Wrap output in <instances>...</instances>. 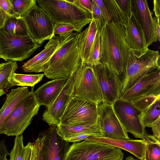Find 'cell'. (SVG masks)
Returning a JSON list of instances; mask_svg holds the SVG:
<instances>
[{
    "mask_svg": "<svg viewBox=\"0 0 160 160\" xmlns=\"http://www.w3.org/2000/svg\"><path fill=\"white\" fill-rule=\"evenodd\" d=\"M125 28L121 25L107 22L101 31L100 62L108 65L118 76L124 72L131 52Z\"/></svg>",
    "mask_w": 160,
    "mask_h": 160,
    "instance_id": "obj_1",
    "label": "cell"
},
{
    "mask_svg": "<svg viewBox=\"0 0 160 160\" xmlns=\"http://www.w3.org/2000/svg\"><path fill=\"white\" fill-rule=\"evenodd\" d=\"M56 25L73 26L75 31L81 32L92 21V13L82 7L78 0H36Z\"/></svg>",
    "mask_w": 160,
    "mask_h": 160,
    "instance_id": "obj_2",
    "label": "cell"
},
{
    "mask_svg": "<svg viewBox=\"0 0 160 160\" xmlns=\"http://www.w3.org/2000/svg\"><path fill=\"white\" fill-rule=\"evenodd\" d=\"M79 32L73 33L48 63L43 74L51 79H68L77 69L81 60Z\"/></svg>",
    "mask_w": 160,
    "mask_h": 160,
    "instance_id": "obj_3",
    "label": "cell"
},
{
    "mask_svg": "<svg viewBox=\"0 0 160 160\" xmlns=\"http://www.w3.org/2000/svg\"><path fill=\"white\" fill-rule=\"evenodd\" d=\"M40 106L32 88L13 110L2 128L0 133L8 136L22 135L37 114Z\"/></svg>",
    "mask_w": 160,
    "mask_h": 160,
    "instance_id": "obj_4",
    "label": "cell"
},
{
    "mask_svg": "<svg viewBox=\"0 0 160 160\" xmlns=\"http://www.w3.org/2000/svg\"><path fill=\"white\" fill-rule=\"evenodd\" d=\"M160 56L158 51L148 49L139 58L131 52L121 81V94L129 89L145 75L160 69Z\"/></svg>",
    "mask_w": 160,
    "mask_h": 160,
    "instance_id": "obj_5",
    "label": "cell"
},
{
    "mask_svg": "<svg viewBox=\"0 0 160 160\" xmlns=\"http://www.w3.org/2000/svg\"><path fill=\"white\" fill-rule=\"evenodd\" d=\"M121 149L87 138L70 145L65 160H122Z\"/></svg>",
    "mask_w": 160,
    "mask_h": 160,
    "instance_id": "obj_6",
    "label": "cell"
},
{
    "mask_svg": "<svg viewBox=\"0 0 160 160\" xmlns=\"http://www.w3.org/2000/svg\"><path fill=\"white\" fill-rule=\"evenodd\" d=\"M72 97L84 99L98 105L104 102L93 66L82 62L73 73Z\"/></svg>",
    "mask_w": 160,
    "mask_h": 160,
    "instance_id": "obj_7",
    "label": "cell"
},
{
    "mask_svg": "<svg viewBox=\"0 0 160 160\" xmlns=\"http://www.w3.org/2000/svg\"><path fill=\"white\" fill-rule=\"evenodd\" d=\"M42 45L29 35L18 36L0 29V58L22 61L30 57Z\"/></svg>",
    "mask_w": 160,
    "mask_h": 160,
    "instance_id": "obj_8",
    "label": "cell"
},
{
    "mask_svg": "<svg viewBox=\"0 0 160 160\" xmlns=\"http://www.w3.org/2000/svg\"><path fill=\"white\" fill-rule=\"evenodd\" d=\"M99 122L98 105L84 99L72 97L60 124L68 126H93Z\"/></svg>",
    "mask_w": 160,
    "mask_h": 160,
    "instance_id": "obj_9",
    "label": "cell"
},
{
    "mask_svg": "<svg viewBox=\"0 0 160 160\" xmlns=\"http://www.w3.org/2000/svg\"><path fill=\"white\" fill-rule=\"evenodd\" d=\"M23 18L29 35L38 44L42 45L45 41L50 40L55 36L56 25L45 11L37 5Z\"/></svg>",
    "mask_w": 160,
    "mask_h": 160,
    "instance_id": "obj_10",
    "label": "cell"
},
{
    "mask_svg": "<svg viewBox=\"0 0 160 160\" xmlns=\"http://www.w3.org/2000/svg\"><path fill=\"white\" fill-rule=\"evenodd\" d=\"M103 94L104 102L113 105L121 95V81L119 76L108 65L100 63L93 66Z\"/></svg>",
    "mask_w": 160,
    "mask_h": 160,
    "instance_id": "obj_11",
    "label": "cell"
},
{
    "mask_svg": "<svg viewBox=\"0 0 160 160\" xmlns=\"http://www.w3.org/2000/svg\"><path fill=\"white\" fill-rule=\"evenodd\" d=\"M113 107L117 117L127 132L131 133L135 138L145 141L148 138V134L139 119L138 110L131 102L120 98L115 102Z\"/></svg>",
    "mask_w": 160,
    "mask_h": 160,
    "instance_id": "obj_12",
    "label": "cell"
},
{
    "mask_svg": "<svg viewBox=\"0 0 160 160\" xmlns=\"http://www.w3.org/2000/svg\"><path fill=\"white\" fill-rule=\"evenodd\" d=\"M98 109L102 137L123 140L130 139L117 117L113 105L103 102L98 105Z\"/></svg>",
    "mask_w": 160,
    "mask_h": 160,
    "instance_id": "obj_13",
    "label": "cell"
},
{
    "mask_svg": "<svg viewBox=\"0 0 160 160\" xmlns=\"http://www.w3.org/2000/svg\"><path fill=\"white\" fill-rule=\"evenodd\" d=\"M131 12L144 33L147 47L157 40L155 30L157 18L153 17L146 0H131Z\"/></svg>",
    "mask_w": 160,
    "mask_h": 160,
    "instance_id": "obj_14",
    "label": "cell"
},
{
    "mask_svg": "<svg viewBox=\"0 0 160 160\" xmlns=\"http://www.w3.org/2000/svg\"><path fill=\"white\" fill-rule=\"evenodd\" d=\"M150 95H160V69H155L145 75L122 94L120 98L132 102Z\"/></svg>",
    "mask_w": 160,
    "mask_h": 160,
    "instance_id": "obj_15",
    "label": "cell"
},
{
    "mask_svg": "<svg viewBox=\"0 0 160 160\" xmlns=\"http://www.w3.org/2000/svg\"><path fill=\"white\" fill-rule=\"evenodd\" d=\"M57 132V126H51L43 132L42 160H65L70 145Z\"/></svg>",
    "mask_w": 160,
    "mask_h": 160,
    "instance_id": "obj_16",
    "label": "cell"
},
{
    "mask_svg": "<svg viewBox=\"0 0 160 160\" xmlns=\"http://www.w3.org/2000/svg\"><path fill=\"white\" fill-rule=\"evenodd\" d=\"M71 35L65 37L55 36L49 40L42 51L23 64L22 67L23 71L26 72H44L51 58Z\"/></svg>",
    "mask_w": 160,
    "mask_h": 160,
    "instance_id": "obj_17",
    "label": "cell"
},
{
    "mask_svg": "<svg viewBox=\"0 0 160 160\" xmlns=\"http://www.w3.org/2000/svg\"><path fill=\"white\" fill-rule=\"evenodd\" d=\"M73 73L67 79L60 93L51 106L43 113V120L50 126H58L60 124L62 116L72 97Z\"/></svg>",
    "mask_w": 160,
    "mask_h": 160,
    "instance_id": "obj_18",
    "label": "cell"
},
{
    "mask_svg": "<svg viewBox=\"0 0 160 160\" xmlns=\"http://www.w3.org/2000/svg\"><path fill=\"white\" fill-rule=\"evenodd\" d=\"M126 41L131 52L139 58L148 49L143 32L131 12L125 28Z\"/></svg>",
    "mask_w": 160,
    "mask_h": 160,
    "instance_id": "obj_19",
    "label": "cell"
},
{
    "mask_svg": "<svg viewBox=\"0 0 160 160\" xmlns=\"http://www.w3.org/2000/svg\"><path fill=\"white\" fill-rule=\"evenodd\" d=\"M87 139L122 149L131 153L140 160H144L146 143L144 140H118L95 136H91Z\"/></svg>",
    "mask_w": 160,
    "mask_h": 160,
    "instance_id": "obj_20",
    "label": "cell"
},
{
    "mask_svg": "<svg viewBox=\"0 0 160 160\" xmlns=\"http://www.w3.org/2000/svg\"><path fill=\"white\" fill-rule=\"evenodd\" d=\"M67 80L63 78L54 79L43 84L34 92L40 105H44L48 108L60 93Z\"/></svg>",
    "mask_w": 160,
    "mask_h": 160,
    "instance_id": "obj_21",
    "label": "cell"
},
{
    "mask_svg": "<svg viewBox=\"0 0 160 160\" xmlns=\"http://www.w3.org/2000/svg\"><path fill=\"white\" fill-rule=\"evenodd\" d=\"M30 92L25 86L12 89L6 94V100L0 109V134L2 128L13 110Z\"/></svg>",
    "mask_w": 160,
    "mask_h": 160,
    "instance_id": "obj_22",
    "label": "cell"
},
{
    "mask_svg": "<svg viewBox=\"0 0 160 160\" xmlns=\"http://www.w3.org/2000/svg\"><path fill=\"white\" fill-rule=\"evenodd\" d=\"M57 128L58 134L66 141L74 136L82 134H90L98 137H102V135L100 122L93 126H68L59 124Z\"/></svg>",
    "mask_w": 160,
    "mask_h": 160,
    "instance_id": "obj_23",
    "label": "cell"
},
{
    "mask_svg": "<svg viewBox=\"0 0 160 160\" xmlns=\"http://www.w3.org/2000/svg\"><path fill=\"white\" fill-rule=\"evenodd\" d=\"M98 29L93 20L85 29L79 32V43L80 59L86 63L89 56Z\"/></svg>",
    "mask_w": 160,
    "mask_h": 160,
    "instance_id": "obj_24",
    "label": "cell"
},
{
    "mask_svg": "<svg viewBox=\"0 0 160 160\" xmlns=\"http://www.w3.org/2000/svg\"><path fill=\"white\" fill-rule=\"evenodd\" d=\"M106 8L109 22L126 27L128 19L119 7L115 0H102Z\"/></svg>",
    "mask_w": 160,
    "mask_h": 160,
    "instance_id": "obj_25",
    "label": "cell"
},
{
    "mask_svg": "<svg viewBox=\"0 0 160 160\" xmlns=\"http://www.w3.org/2000/svg\"><path fill=\"white\" fill-rule=\"evenodd\" d=\"M43 73L38 74H23L14 72L8 78L9 88L14 86L34 87L42 80Z\"/></svg>",
    "mask_w": 160,
    "mask_h": 160,
    "instance_id": "obj_26",
    "label": "cell"
},
{
    "mask_svg": "<svg viewBox=\"0 0 160 160\" xmlns=\"http://www.w3.org/2000/svg\"><path fill=\"white\" fill-rule=\"evenodd\" d=\"M1 29L8 33L15 35H29L23 18L8 17L5 21L3 27Z\"/></svg>",
    "mask_w": 160,
    "mask_h": 160,
    "instance_id": "obj_27",
    "label": "cell"
},
{
    "mask_svg": "<svg viewBox=\"0 0 160 160\" xmlns=\"http://www.w3.org/2000/svg\"><path fill=\"white\" fill-rule=\"evenodd\" d=\"M160 98L149 108L139 114L140 121L145 128H151L152 124L160 117Z\"/></svg>",
    "mask_w": 160,
    "mask_h": 160,
    "instance_id": "obj_28",
    "label": "cell"
},
{
    "mask_svg": "<svg viewBox=\"0 0 160 160\" xmlns=\"http://www.w3.org/2000/svg\"><path fill=\"white\" fill-rule=\"evenodd\" d=\"M144 160H160V140L148 134Z\"/></svg>",
    "mask_w": 160,
    "mask_h": 160,
    "instance_id": "obj_29",
    "label": "cell"
},
{
    "mask_svg": "<svg viewBox=\"0 0 160 160\" xmlns=\"http://www.w3.org/2000/svg\"><path fill=\"white\" fill-rule=\"evenodd\" d=\"M8 63L0 73V97L6 94L5 90L9 89L8 78L18 68L17 62L9 60Z\"/></svg>",
    "mask_w": 160,
    "mask_h": 160,
    "instance_id": "obj_30",
    "label": "cell"
},
{
    "mask_svg": "<svg viewBox=\"0 0 160 160\" xmlns=\"http://www.w3.org/2000/svg\"><path fill=\"white\" fill-rule=\"evenodd\" d=\"M14 12L19 17L24 16L37 4L36 0H10Z\"/></svg>",
    "mask_w": 160,
    "mask_h": 160,
    "instance_id": "obj_31",
    "label": "cell"
},
{
    "mask_svg": "<svg viewBox=\"0 0 160 160\" xmlns=\"http://www.w3.org/2000/svg\"><path fill=\"white\" fill-rule=\"evenodd\" d=\"M100 41L101 31L98 30L89 57L86 62L87 64L94 66L100 63Z\"/></svg>",
    "mask_w": 160,
    "mask_h": 160,
    "instance_id": "obj_32",
    "label": "cell"
},
{
    "mask_svg": "<svg viewBox=\"0 0 160 160\" xmlns=\"http://www.w3.org/2000/svg\"><path fill=\"white\" fill-rule=\"evenodd\" d=\"M26 153L22 135L16 136L13 148L9 153V160H24Z\"/></svg>",
    "mask_w": 160,
    "mask_h": 160,
    "instance_id": "obj_33",
    "label": "cell"
},
{
    "mask_svg": "<svg viewBox=\"0 0 160 160\" xmlns=\"http://www.w3.org/2000/svg\"><path fill=\"white\" fill-rule=\"evenodd\" d=\"M160 95H150L143 97L132 102L135 108L140 112H142L152 105Z\"/></svg>",
    "mask_w": 160,
    "mask_h": 160,
    "instance_id": "obj_34",
    "label": "cell"
},
{
    "mask_svg": "<svg viewBox=\"0 0 160 160\" xmlns=\"http://www.w3.org/2000/svg\"><path fill=\"white\" fill-rule=\"evenodd\" d=\"M92 19L94 20L98 30L101 31L106 23L100 9L93 0H92Z\"/></svg>",
    "mask_w": 160,
    "mask_h": 160,
    "instance_id": "obj_35",
    "label": "cell"
},
{
    "mask_svg": "<svg viewBox=\"0 0 160 160\" xmlns=\"http://www.w3.org/2000/svg\"><path fill=\"white\" fill-rule=\"evenodd\" d=\"M39 141L38 137L34 142H29L25 146L26 153L24 160H36Z\"/></svg>",
    "mask_w": 160,
    "mask_h": 160,
    "instance_id": "obj_36",
    "label": "cell"
},
{
    "mask_svg": "<svg viewBox=\"0 0 160 160\" xmlns=\"http://www.w3.org/2000/svg\"><path fill=\"white\" fill-rule=\"evenodd\" d=\"M75 31L74 27L70 24H61L56 25L54 34L61 37H67Z\"/></svg>",
    "mask_w": 160,
    "mask_h": 160,
    "instance_id": "obj_37",
    "label": "cell"
},
{
    "mask_svg": "<svg viewBox=\"0 0 160 160\" xmlns=\"http://www.w3.org/2000/svg\"><path fill=\"white\" fill-rule=\"evenodd\" d=\"M0 8L9 17H18L10 0H0Z\"/></svg>",
    "mask_w": 160,
    "mask_h": 160,
    "instance_id": "obj_38",
    "label": "cell"
},
{
    "mask_svg": "<svg viewBox=\"0 0 160 160\" xmlns=\"http://www.w3.org/2000/svg\"><path fill=\"white\" fill-rule=\"evenodd\" d=\"M128 19L131 14V0H115Z\"/></svg>",
    "mask_w": 160,
    "mask_h": 160,
    "instance_id": "obj_39",
    "label": "cell"
},
{
    "mask_svg": "<svg viewBox=\"0 0 160 160\" xmlns=\"http://www.w3.org/2000/svg\"><path fill=\"white\" fill-rule=\"evenodd\" d=\"M9 155L5 141L3 140L0 141V160H9L7 158V156Z\"/></svg>",
    "mask_w": 160,
    "mask_h": 160,
    "instance_id": "obj_40",
    "label": "cell"
},
{
    "mask_svg": "<svg viewBox=\"0 0 160 160\" xmlns=\"http://www.w3.org/2000/svg\"><path fill=\"white\" fill-rule=\"evenodd\" d=\"M151 128L152 131V135L160 140V117L152 124Z\"/></svg>",
    "mask_w": 160,
    "mask_h": 160,
    "instance_id": "obj_41",
    "label": "cell"
},
{
    "mask_svg": "<svg viewBox=\"0 0 160 160\" xmlns=\"http://www.w3.org/2000/svg\"><path fill=\"white\" fill-rule=\"evenodd\" d=\"M38 137L39 138V141L36 160H42V141L43 132L40 133Z\"/></svg>",
    "mask_w": 160,
    "mask_h": 160,
    "instance_id": "obj_42",
    "label": "cell"
},
{
    "mask_svg": "<svg viewBox=\"0 0 160 160\" xmlns=\"http://www.w3.org/2000/svg\"><path fill=\"white\" fill-rule=\"evenodd\" d=\"M80 5L91 13L92 12V0H78Z\"/></svg>",
    "mask_w": 160,
    "mask_h": 160,
    "instance_id": "obj_43",
    "label": "cell"
},
{
    "mask_svg": "<svg viewBox=\"0 0 160 160\" xmlns=\"http://www.w3.org/2000/svg\"><path fill=\"white\" fill-rule=\"evenodd\" d=\"M153 9L156 17L157 18H160V0H154L153 1Z\"/></svg>",
    "mask_w": 160,
    "mask_h": 160,
    "instance_id": "obj_44",
    "label": "cell"
},
{
    "mask_svg": "<svg viewBox=\"0 0 160 160\" xmlns=\"http://www.w3.org/2000/svg\"><path fill=\"white\" fill-rule=\"evenodd\" d=\"M8 17L0 8V29L3 27L5 21Z\"/></svg>",
    "mask_w": 160,
    "mask_h": 160,
    "instance_id": "obj_45",
    "label": "cell"
},
{
    "mask_svg": "<svg viewBox=\"0 0 160 160\" xmlns=\"http://www.w3.org/2000/svg\"><path fill=\"white\" fill-rule=\"evenodd\" d=\"M155 30L157 40H160V18H157V21L155 25Z\"/></svg>",
    "mask_w": 160,
    "mask_h": 160,
    "instance_id": "obj_46",
    "label": "cell"
},
{
    "mask_svg": "<svg viewBox=\"0 0 160 160\" xmlns=\"http://www.w3.org/2000/svg\"><path fill=\"white\" fill-rule=\"evenodd\" d=\"M8 63V62L7 61L5 62L1 63H0V73L2 72L3 69L4 68Z\"/></svg>",
    "mask_w": 160,
    "mask_h": 160,
    "instance_id": "obj_47",
    "label": "cell"
},
{
    "mask_svg": "<svg viewBox=\"0 0 160 160\" xmlns=\"http://www.w3.org/2000/svg\"><path fill=\"white\" fill-rule=\"evenodd\" d=\"M125 160H138L136 159H135L132 157L129 156L127 157Z\"/></svg>",
    "mask_w": 160,
    "mask_h": 160,
    "instance_id": "obj_48",
    "label": "cell"
}]
</instances>
